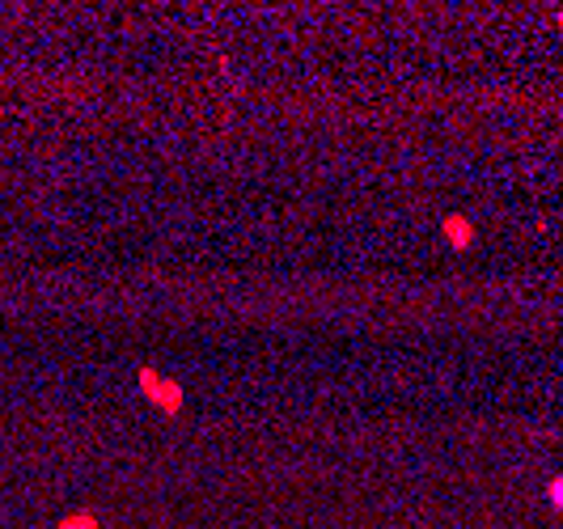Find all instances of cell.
<instances>
[{
	"label": "cell",
	"mask_w": 563,
	"mask_h": 529,
	"mask_svg": "<svg viewBox=\"0 0 563 529\" xmlns=\"http://www.w3.org/2000/svg\"><path fill=\"white\" fill-rule=\"evenodd\" d=\"M551 500L563 509V479H559V483H551Z\"/></svg>",
	"instance_id": "4"
},
{
	"label": "cell",
	"mask_w": 563,
	"mask_h": 529,
	"mask_svg": "<svg viewBox=\"0 0 563 529\" xmlns=\"http://www.w3.org/2000/svg\"><path fill=\"white\" fill-rule=\"evenodd\" d=\"M55 529H102V521L93 513H68L64 521H55Z\"/></svg>",
	"instance_id": "3"
},
{
	"label": "cell",
	"mask_w": 563,
	"mask_h": 529,
	"mask_svg": "<svg viewBox=\"0 0 563 529\" xmlns=\"http://www.w3.org/2000/svg\"><path fill=\"white\" fill-rule=\"evenodd\" d=\"M136 381H140V394H144L153 407H161L165 415H178V411H182L186 394H182V386H178V381L161 377L157 369H140V373H136Z\"/></svg>",
	"instance_id": "1"
},
{
	"label": "cell",
	"mask_w": 563,
	"mask_h": 529,
	"mask_svg": "<svg viewBox=\"0 0 563 529\" xmlns=\"http://www.w3.org/2000/svg\"><path fill=\"white\" fill-rule=\"evenodd\" d=\"M441 229H445V237H449V246H454V250H466V246L475 242V225H470L466 216H445V225H441Z\"/></svg>",
	"instance_id": "2"
}]
</instances>
